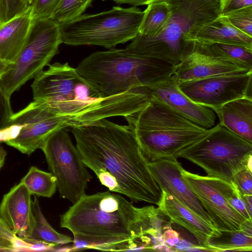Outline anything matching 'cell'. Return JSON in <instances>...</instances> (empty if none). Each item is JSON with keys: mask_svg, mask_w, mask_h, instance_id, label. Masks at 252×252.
<instances>
[{"mask_svg": "<svg viewBox=\"0 0 252 252\" xmlns=\"http://www.w3.org/2000/svg\"><path fill=\"white\" fill-rule=\"evenodd\" d=\"M71 131L83 162L102 185L132 201L159 205L162 189L127 125L104 119Z\"/></svg>", "mask_w": 252, "mask_h": 252, "instance_id": "obj_1", "label": "cell"}, {"mask_svg": "<svg viewBox=\"0 0 252 252\" xmlns=\"http://www.w3.org/2000/svg\"><path fill=\"white\" fill-rule=\"evenodd\" d=\"M158 211L153 205L137 207L110 190L85 193L61 216L60 226L73 235L70 251H143V238L156 230Z\"/></svg>", "mask_w": 252, "mask_h": 252, "instance_id": "obj_2", "label": "cell"}, {"mask_svg": "<svg viewBox=\"0 0 252 252\" xmlns=\"http://www.w3.org/2000/svg\"><path fill=\"white\" fill-rule=\"evenodd\" d=\"M31 87L33 100L46 103L72 126L124 117L142 109L150 99L145 92L103 97L67 63L49 64L34 78Z\"/></svg>", "mask_w": 252, "mask_h": 252, "instance_id": "obj_3", "label": "cell"}, {"mask_svg": "<svg viewBox=\"0 0 252 252\" xmlns=\"http://www.w3.org/2000/svg\"><path fill=\"white\" fill-rule=\"evenodd\" d=\"M173 66L125 49L93 53L76 69L103 97L140 93L172 75Z\"/></svg>", "mask_w": 252, "mask_h": 252, "instance_id": "obj_4", "label": "cell"}, {"mask_svg": "<svg viewBox=\"0 0 252 252\" xmlns=\"http://www.w3.org/2000/svg\"><path fill=\"white\" fill-rule=\"evenodd\" d=\"M124 118L148 162L177 159L209 131L153 96L142 109Z\"/></svg>", "mask_w": 252, "mask_h": 252, "instance_id": "obj_5", "label": "cell"}, {"mask_svg": "<svg viewBox=\"0 0 252 252\" xmlns=\"http://www.w3.org/2000/svg\"><path fill=\"white\" fill-rule=\"evenodd\" d=\"M171 17L164 28L151 36L138 33L125 48L129 53L177 65L190 33L220 14V0H169Z\"/></svg>", "mask_w": 252, "mask_h": 252, "instance_id": "obj_6", "label": "cell"}, {"mask_svg": "<svg viewBox=\"0 0 252 252\" xmlns=\"http://www.w3.org/2000/svg\"><path fill=\"white\" fill-rule=\"evenodd\" d=\"M143 16L144 11L134 6H114L99 13L82 15L60 25L62 42L111 49L137 36Z\"/></svg>", "mask_w": 252, "mask_h": 252, "instance_id": "obj_7", "label": "cell"}, {"mask_svg": "<svg viewBox=\"0 0 252 252\" xmlns=\"http://www.w3.org/2000/svg\"><path fill=\"white\" fill-rule=\"evenodd\" d=\"M252 157V143L219 124L178 156L203 168L208 176L229 182L237 172L247 168Z\"/></svg>", "mask_w": 252, "mask_h": 252, "instance_id": "obj_8", "label": "cell"}, {"mask_svg": "<svg viewBox=\"0 0 252 252\" xmlns=\"http://www.w3.org/2000/svg\"><path fill=\"white\" fill-rule=\"evenodd\" d=\"M63 43L60 25L52 19H33L27 38L9 69L0 79V86L10 97L28 81L50 64Z\"/></svg>", "mask_w": 252, "mask_h": 252, "instance_id": "obj_9", "label": "cell"}, {"mask_svg": "<svg viewBox=\"0 0 252 252\" xmlns=\"http://www.w3.org/2000/svg\"><path fill=\"white\" fill-rule=\"evenodd\" d=\"M72 126L70 121L57 114L46 103L33 100L13 114L8 126L0 132V142L30 155L40 149L54 132Z\"/></svg>", "mask_w": 252, "mask_h": 252, "instance_id": "obj_10", "label": "cell"}, {"mask_svg": "<svg viewBox=\"0 0 252 252\" xmlns=\"http://www.w3.org/2000/svg\"><path fill=\"white\" fill-rule=\"evenodd\" d=\"M68 131L67 127L57 130L46 139L40 149L56 179L61 197L74 204L85 194L88 182L93 177Z\"/></svg>", "mask_w": 252, "mask_h": 252, "instance_id": "obj_11", "label": "cell"}, {"mask_svg": "<svg viewBox=\"0 0 252 252\" xmlns=\"http://www.w3.org/2000/svg\"><path fill=\"white\" fill-rule=\"evenodd\" d=\"M252 71L211 76L178 84L192 101L214 110L236 99L252 100Z\"/></svg>", "mask_w": 252, "mask_h": 252, "instance_id": "obj_12", "label": "cell"}, {"mask_svg": "<svg viewBox=\"0 0 252 252\" xmlns=\"http://www.w3.org/2000/svg\"><path fill=\"white\" fill-rule=\"evenodd\" d=\"M252 71V66L219 54L205 44L189 42L180 62L173 67L177 83L211 76Z\"/></svg>", "mask_w": 252, "mask_h": 252, "instance_id": "obj_13", "label": "cell"}, {"mask_svg": "<svg viewBox=\"0 0 252 252\" xmlns=\"http://www.w3.org/2000/svg\"><path fill=\"white\" fill-rule=\"evenodd\" d=\"M181 174L219 231L241 230L246 220L226 200L216 186L213 177L200 176L182 169Z\"/></svg>", "mask_w": 252, "mask_h": 252, "instance_id": "obj_14", "label": "cell"}, {"mask_svg": "<svg viewBox=\"0 0 252 252\" xmlns=\"http://www.w3.org/2000/svg\"><path fill=\"white\" fill-rule=\"evenodd\" d=\"M148 164L162 190L174 196L207 222L213 225L201 203L183 179L181 174L183 168L177 159H161L149 162Z\"/></svg>", "mask_w": 252, "mask_h": 252, "instance_id": "obj_15", "label": "cell"}, {"mask_svg": "<svg viewBox=\"0 0 252 252\" xmlns=\"http://www.w3.org/2000/svg\"><path fill=\"white\" fill-rule=\"evenodd\" d=\"M148 88L152 96L195 124L207 129L215 125L216 117L214 110L195 103L182 93L173 74Z\"/></svg>", "mask_w": 252, "mask_h": 252, "instance_id": "obj_16", "label": "cell"}, {"mask_svg": "<svg viewBox=\"0 0 252 252\" xmlns=\"http://www.w3.org/2000/svg\"><path fill=\"white\" fill-rule=\"evenodd\" d=\"M32 194L21 183L4 195L0 204V218L19 237L28 238L32 221Z\"/></svg>", "mask_w": 252, "mask_h": 252, "instance_id": "obj_17", "label": "cell"}, {"mask_svg": "<svg viewBox=\"0 0 252 252\" xmlns=\"http://www.w3.org/2000/svg\"><path fill=\"white\" fill-rule=\"evenodd\" d=\"M159 209L168 216L172 222L187 229L201 244L206 247L209 239L218 237L220 232L195 214L174 196L162 190Z\"/></svg>", "mask_w": 252, "mask_h": 252, "instance_id": "obj_18", "label": "cell"}, {"mask_svg": "<svg viewBox=\"0 0 252 252\" xmlns=\"http://www.w3.org/2000/svg\"><path fill=\"white\" fill-rule=\"evenodd\" d=\"M32 21L29 6L24 12L0 24V58L15 62L25 43Z\"/></svg>", "mask_w": 252, "mask_h": 252, "instance_id": "obj_19", "label": "cell"}, {"mask_svg": "<svg viewBox=\"0 0 252 252\" xmlns=\"http://www.w3.org/2000/svg\"><path fill=\"white\" fill-rule=\"evenodd\" d=\"M187 41L202 44L225 43L252 46V36L237 30L224 15L220 14L213 20L195 29Z\"/></svg>", "mask_w": 252, "mask_h": 252, "instance_id": "obj_20", "label": "cell"}, {"mask_svg": "<svg viewBox=\"0 0 252 252\" xmlns=\"http://www.w3.org/2000/svg\"><path fill=\"white\" fill-rule=\"evenodd\" d=\"M213 110L220 126L252 143V100L236 99Z\"/></svg>", "mask_w": 252, "mask_h": 252, "instance_id": "obj_21", "label": "cell"}, {"mask_svg": "<svg viewBox=\"0 0 252 252\" xmlns=\"http://www.w3.org/2000/svg\"><path fill=\"white\" fill-rule=\"evenodd\" d=\"M32 221L28 238L54 245L55 247L73 243V239L56 231L43 216L38 200H32Z\"/></svg>", "mask_w": 252, "mask_h": 252, "instance_id": "obj_22", "label": "cell"}, {"mask_svg": "<svg viewBox=\"0 0 252 252\" xmlns=\"http://www.w3.org/2000/svg\"><path fill=\"white\" fill-rule=\"evenodd\" d=\"M147 5L139 33L151 36L159 33L167 25L171 17V7L168 1L164 0L152 1Z\"/></svg>", "mask_w": 252, "mask_h": 252, "instance_id": "obj_23", "label": "cell"}, {"mask_svg": "<svg viewBox=\"0 0 252 252\" xmlns=\"http://www.w3.org/2000/svg\"><path fill=\"white\" fill-rule=\"evenodd\" d=\"M220 232L209 239L206 247L210 252L252 251V236L241 230Z\"/></svg>", "mask_w": 252, "mask_h": 252, "instance_id": "obj_24", "label": "cell"}, {"mask_svg": "<svg viewBox=\"0 0 252 252\" xmlns=\"http://www.w3.org/2000/svg\"><path fill=\"white\" fill-rule=\"evenodd\" d=\"M20 183L32 195L44 197H51L57 188L56 179L53 174L42 171L35 166H32L29 169Z\"/></svg>", "mask_w": 252, "mask_h": 252, "instance_id": "obj_25", "label": "cell"}, {"mask_svg": "<svg viewBox=\"0 0 252 252\" xmlns=\"http://www.w3.org/2000/svg\"><path fill=\"white\" fill-rule=\"evenodd\" d=\"M93 0H62L52 20L61 25L80 16L90 6Z\"/></svg>", "mask_w": 252, "mask_h": 252, "instance_id": "obj_26", "label": "cell"}, {"mask_svg": "<svg viewBox=\"0 0 252 252\" xmlns=\"http://www.w3.org/2000/svg\"><path fill=\"white\" fill-rule=\"evenodd\" d=\"M203 44L219 54L252 66V46L225 43Z\"/></svg>", "mask_w": 252, "mask_h": 252, "instance_id": "obj_27", "label": "cell"}, {"mask_svg": "<svg viewBox=\"0 0 252 252\" xmlns=\"http://www.w3.org/2000/svg\"><path fill=\"white\" fill-rule=\"evenodd\" d=\"M0 251L30 252L25 239L19 237L0 218Z\"/></svg>", "mask_w": 252, "mask_h": 252, "instance_id": "obj_28", "label": "cell"}, {"mask_svg": "<svg viewBox=\"0 0 252 252\" xmlns=\"http://www.w3.org/2000/svg\"><path fill=\"white\" fill-rule=\"evenodd\" d=\"M223 15L237 30L252 36V6L237 9Z\"/></svg>", "mask_w": 252, "mask_h": 252, "instance_id": "obj_29", "label": "cell"}, {"mask_svg": "<svg viewBox=\"0 0 252 252\" xmlns=\"http://www.w3.org/2000/svg\"><path fill=\"white\" fill-rule=\"evenodd\" d=\"M62 0H31L33 19H52Z\"/></svg>", "mask_w": 252, "mask_h": 252, "instance_id": "obj_30", "label": "cell"}, {"mask_svg": "<svg viewBox=\"0 0 252 252\" xmlns=\"http://www.w3.org/2000/svg\"><path fill=\"white\" fill-rule=\"evenodd\" d=\"M232 182L236 185L242 195H252V172L247 168L237 172Z\"/></svg>", "mask_w": 252, "mask_h": 252, "instance_id": "obj_31", "label": "cell"}, {"mask_svg": "<svg viewBox=\"0 0 252 252\" xmlns=\"http://www.w3.org/2000/svg\"><path fill=\"white\" fill-rule=\"evenodd\" d=\"M13 114L10 97L0 86V132L8 126Z\"/></svg>", "mask_w": 252, "mask_h": 252, "instance_id": "obj_32", "label": "cell"}, {"mask_svg": "<svg viewBox=\"0 0 252 252\" xmlns=\"http://www.w3.org/2000/svg\"><path fill=\"white\" fill-rule=\"evenodd\" d=\"M6 22L26 11L29 5L24 0H5Z\"/></svg>", "mask_w": 252, "mask_h": 252, "instance_id": "obj_33", "label": "cell"}, {"mask_svg": "<svg viewBox=\"0 0 252 252\" xmlns=\"http://www.w3.org/2000/svg\"><path fill=\"white\" fill-rule=\"evenodd\" d=\"M220 12L225 15L242 8L252 6V0H220Z\"/></svg>", "mask_w": 252, "mask_h": 252, "instance_id": "obj_34", "label": "cell"}, {"mask_svg": "<svg viewBox=\"0 0 252 252\" xmlns=\"http://www.w3.org/2000/svg\"><path fill=\"white\" fill-rule=\"evenodd\" d=\"M163 231L162 238L165 245L172 251H174L175 245L180 241L179 233L173 230L170 225L165 226Z\"/></svg>", "mask_w": 252, "mask_h": 252, "instance_id": "obj_35", "label": "cell"}, {"mask_svg": "<svg viewBox=\"0 0 252 252\" xmlns=\"http://www.w3.org/2000/svg\"><path fill=\"white\" fill-rule=\"evenodd\" d=\"M116 3L119 4H128L133 6L136 7L138 6L148 5L152 1L162 0H112ZM169 1V0H164Z\"/></svg>", "mask_w": 252, "mask_h": 252, "instance_id": "obj_36", "label": "cell"}, {"mask_svg": "<svg viewBox=\"0 0 252 252\" xmlns=\"http://www.w3.org/2000/svg\"><path fill=\"white\" fill-rule=\"evenodd\" d=\"M195 246L189 241L184 239H181L179 243L176 244L174 247V251H187L191 247Z\"/></svg>", "mask_w": 252, "mask_h": 252, "instance_id": "obj_37", "label": "cell"}, {"mask_svg": "<svg viewBox=\"0 0 252 252\" xmlns=\"http://www.w3.org/2000/svg\"><path fill=\"white\" fill-rule=\"evenodd\" d=\"M245 234L252 236V220H246L241 225V230Z\"/></svg>", "mask_w": 252, "mask_h": 252, "instance_id": "obj_38", "label": "cell"}, {"mask_svg": "<svg viewBox=\"0 0 252 252\" xmlns=\"http://www.w3.org/2000/svg\"><path fill=\"white\" fill-rule=\"evenodd\" d=\"M13 63L0 58V79L9 69Z\"/></svg>", "mask_w": 252, "mask_h": 252, "instance_id": "obj_39", "label": "cell"}, {"mask_svg": "<svg viewBox=\"0 0 252 252\" xmlns=\"http://www.w3.org/2000/svg\"><path fill=\"white\" fill-rule=\"evenodd\" d=\"M241 196L245 202L247 211L249 214L252 216V195H241Z\"/></svg>", "mask_w": 252, "mask_h": 252, "instance_id": "obj_40", "label": "cell"}, {"mask_svg": "<svg viewBox=\"0 0 252 252\" xmlns=\"http://www.w3.org/2000/svg\"><path fill=\"white\" fill-rule=\"evenodd\" d=\"M6 4L5 0H0V24L6 22Z\"/></svg>", "mask_w": 252, "mask_h": 252, "instance_id": "obj_41", "label": "cell"}, {"mask_svg": "<svg viewBox=\"0 0 252 252\" xmlns=\"http://www.w3.org/2000/svg\"><path fill=\"white\" fill-rule=\"evenodd\" d=\"M6 155L5 149L0 145V170L4 164Z\"/></svg>", "mask_w": 252, "mask_h": 252, "instance_id": "obj_42", "label": "cell"}, {"mask_svg": "<svg viewBox=\"0 0 252 252\" xmlns=\"http://www.w3.org/2000/svg\"><path fill=\"white\" fill-rule=\"evenodd\" d=\"M25 2L28 4V5H30L31 0H24Z\"/></svg>", "mask_w": 252, "mask_h": 252, "instance_id": "obj_43", "label": "cell"}, {"mask_svg": "<svg viewBox=\"0 0 252 252\" xmlns=\"http://www.w3.org/2000/svg\"></svg>", "mask_w": 252, "mask_h": 252, "instance_id": "obj_44", "label": "cell"}]
</instances>
